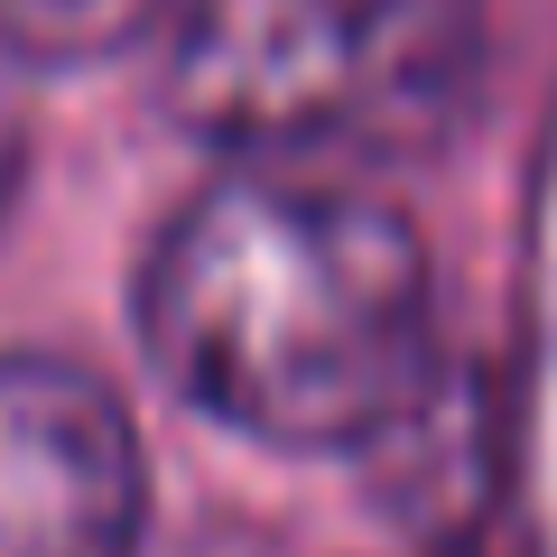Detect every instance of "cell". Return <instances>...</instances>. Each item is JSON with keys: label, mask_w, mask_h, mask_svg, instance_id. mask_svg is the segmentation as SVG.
<instances>
[{"label": "cell", "mask_w": 557, "mask_h": 557, "mask_svg": "<svg viewBox=\"0 0 557 557\" xmlns=\"http://www.w3.org/2000/svg\"><path fill=\"white\" fill-rule=\"evenodd\" d=\"M131 317L186 409L278 456L399 437L437 372L428 242L372 177L223 168L159 223Z\"/></svg>", "instance_id": "cell-1"}, {"label": "cell", "mask_w": 557, "mask_h": 557, "mask_svg": "<svg viewBox=\"0 0 557 557\" xmlns=\"http://www.w3.org/2000/svg\"><path fill=\"white\" fill-rule=\"evenodd\" d=\"M483 84V0H186L168 112L223 168L372 177L428 159Z\"/></svg>", "instance_id": "cell-2"}, {"label": "cell", "mask_w": 557, "mask_h": 557, "mask_svg": "<svg viewBox=\"0 0 557 557\" xmlns=\"http://www.w3.org/2000/svg\"><path fill=\"white\" fill-rule=\"evenodd\" d=\"M149 465L112 381L0 354V557H139Z\"/></svg>", "instance_id": "cell-3"}, {"label": "cell", "mask_w": 557, "mask_h": 557, "mask_svg": "<svg viewBox=\"0 0 557 557\" xmlns=\"http://www.w3.org/2000/svg\"><path fill=\"white\" fill-rule=\"evenodd\" d=\"M168 0H0V38L20 47L28 75H65V65H102L159 28Z\"/></svg>", "instance_id": "cell-4"}, {"label": "cell", "mask_w": 557, "mask_h": 557, "mask_svg": "<svg viewBox=\"0 0 557 557\" xmlns=\"http://www.w3.org/2000/svg\"><path fill=\"white\" fill-rule=\"evenodd\" d=\"M20 177H28V65L0 38V223L20 205Z\"/></svg>", "instance_id": "cell-5"}]
</instances>
